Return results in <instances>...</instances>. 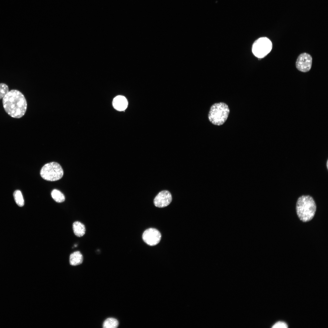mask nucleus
<instances>
[{"mask_svg":"<svg viewBox=\"0 0 328 328\" xmlns=\"http://www.w3.org/2000/svg\"><path fill=\"white\" fill-rule=\"evenodd\" d=\"M4 108L11 117L19 118L25 114L27 103L23 94L19 91L11 90L2 99Z\"/></svg>","mask_w":328,"mask_h":328,"instance_id":"1","label":"nucleus"},{"mask_svg":"<svg viewBox=\"0 0 328 328\" xmlns=\"http://www.w3.org/2000/svg\"><path fill=\"white\" fill-rule=\"evenodd\" d=\"M316 210V205L313 198L309 195H303L297 200L296 211L299 219L303 222L311 220Z\"/></svg>","mask_w":328,"mask_h":328,"instance_id":"2","label":"nucleus"},{"mask_svg":"<svg viewBox=\"0 0 328 328\" xmlns=\"http://www.w3.org/2000/svg\"><path fill=\"white\" fill-rule=\"evenodd\" d=\"M229 113L230 109L227 104L224 102L216 103L211 107L208 118L212 124L220 126L226 121Z\"/></svg>","mask_w":328,"mask_h":328,"instance_id":"3","label":"nucleus"},{"mask_svg":"<svg viewBox=\"0 0 328 328\" xmlns=\"http://www.w3.org/2000/svg\"><path fill=\"white\" fill-rule=\"evenodd\" d=\"M40 174L44 179L53 181L60 179L63 176V171L59 163L53 162L45 165L40 170Z\"/></svg>","mask_w":328,"mask_h":328,"instance_id":"4","label":"nucleus"},{"mask_svg":"<svg viewBox=\"0 0 328 328\" xmlns=\"http://www.w3.org/2000/svg\"><path fill=\"white\" fill-rule=\"evenodd\" d=\"M272 44L271 41L266 37H262L256 40L253 43L252 51L257 58H262L267 55L271 51Z\"/></svg>","mask_w":328,"mask_h":328,"instance_id":"5","label":"nucleus"},{"mask_svg":"<svg viewBox=\"0 0 328 328\" xmlns=\"http://www.w3.org/2000/svg\"><path fill=\"white\" fill-rule=\"evenodd\" d=\"M161 235L157 230L154 228H149L143 232L142 238L143 241L150 246H154L160 242Z\"/></svg>","mask_w":328,"mask_h":328,"instance_id":"6","label":"nucleus"},{"mask_svg":"<svg viewBox=\"0 0 328 328\" xmlns=\"http://www.w3.org/2000/svg\"><path fill=\"white\" fill-rule=\"evenodd\" d=\"M312 63V58L308 53H303L299 55L297 59L296 65L299 71L306 72L311 69Z\"/></svg>","mask_w":328,"mask_h":328,"instance_id":"7","label":"nucleus"},{"mask_svg":"<svg viewBox=\"0 0 328 328\" xmlns=\"http://www.w3.org/2000/svg\"><path fill=\"white\" fill-rule=\"evenodd\" d=\"M172 200L170 193L167 190H163L159 192L155 198L154 203L156 207H164L168 205Z\"/></svg>","mask_w":328,"mask_h":328,"instance_id":"8","label":"nucleus"},{"mask_svg":"<svg viewBox=\"0 0 328 328\" xmlns=\"http://www.w3.org/2000/svg\"><path fill=\"white\" fill-rule=\"evenodd\" d=\"M114 108L116 110L121 111L125 110L127 107L128 102L126 98L121 95H118L114 97L112 102Z\"/></svg>","mask_w":328,"mask_h":328,"instance_id":"9","label":"nucleus"},{"mask_svg":"<svg viewBox=\"0 0 328 328\" xmlns=\"http://www.w3.org/2000/svg\"><path fill=\"white\" fill-rule=\"evenodd\" d=\"M83 260V256L79 251H75L70 255L69 262L72 266H76L81 264Z\"/></svg>","mask_w":328,"mask_h":328,"instance_id":"10","label":"nucleus"},{"mask_svg":"<svg viewBox=\"0 0 328 328\" xmlns=\"http://www.w3.org/2000/svg\"><path fill=\"white\" fill-rule=\"evenodd\" d=\"M73 232L77 236L81 237L85 234L86 229L84 225L79 221H75L73 224Z\"/></svg>","mask_w":328,"mask_h":328,"instance_id":"11","label":"nucleus"},{"mask_svg":"<svg viewBox=\"0 0 328 328\" xmlns=\"http://www.w3.org/2000/svg\"><path fill=\"white\" fill-rule=\"evenodd\" d=\"M119 325L118 320L113 318L107 319L104 322L103 327L104 328H116Z\"/></svg>","mask_w":328,"mask_h":328,"instance_id":"12","label":"nucleus"},{"mask_svg":"<svg viewBox=\"0 0 328 328\" xmlns=\"http://www.w3.org/2000/svg\"><path fill=\"white\" fill-rule=\"evenodd\" d=\"M51 196L53 200L58 203L63 202L65 200L64 195L59 190L54 189L51 192Z\"/></svg>","mask_w":328,"mask_h":328,"instance_id":"13","label":"nucleus"},{"mask_svg":"<svg viewBox=\"0 0 328 328\" xmlns=\"http://www.w3.org/2000/svg\"><path fill=\"white\" fill-rule=\"evenodd\" d=\"M13 195L16 203L19 207H22L24 205V201L21 191L19 190H15Z\"/></svg>","mask_w":328,"mask_h":328,"instance_id":"14","label":"nucleus"},{"mask_svg":"<svg viewBox=\"0 0 328 328\" xmlns=\"http://www.w3.org/2000/svg\"><path fill=\"white\" fill-rule=\"evenodd\" d=\"M9 91L8 86L4 83H0V99H3Z\"/></svg>","mask_w":328,"mask_h":328,"instance_id":"15","label":"nucleus"},{"mask_svg":"<svg viewBox=\"0 0 328 328\" xmlns=\"http://www.w3.org/2000/svg\"><path fill=\"white\" fill-rule=\"evenodd\" d=\"M273 328H287V325L283 322L278 321L272 327Z\"/></svg>","mask_w":328,"mask_h":328,"instance_id":"16","label":"nucleus"},{"mask_svg":"<svg viewBox=\"0 0 328 328\" xmlns=\"http://www.w3.org/2000/svg\"><path fill=\"white\" fill-rule=\"evenodd\" d=\"M328 161L327 160V162H326V166H327V169H328Z\"/></svg>","mask_w":328,"mask_h":328,"instance_id":"17","label":"nucleus"}]
</instances>
